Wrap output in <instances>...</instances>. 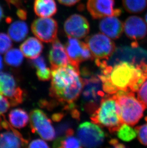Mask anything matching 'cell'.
<instances>
[{"label": "cell", "mask_w": 147, "mask_h": 148, "mask_svg": "<svg viewBox=\"0 0 147 148\" xmlns=\"http://www.w3.org/2000/svg\"><path fill=\"white\" fill-rule=\"evenodd\" d=\"M51 97L60 103H73L78 98L83 88L79 69L72 65L51 71Z\"/></svg>", "instance_id": "cell-1"}, {"label": "cell", "mask_w": 147, "mask_h": 148, "mask_svg": "<svg viewBox=\"0 0 147 148\" xmlns=\"http://www.w3.org/2000/svg\"><path fill=\"white\" fill-rule=\"evenodd\" d=\"M108 77L118 91L136 92L147 80V63L121 62L113 66Z\"/></svg>", "instance_id": "cell-2"}, {"label": "cell", "mask_w": 147, "mask_h": 148, "mask_svg": "<svg viewBox=\"0 0 147 148\" xmlns=\"http://www.w3.org/2000/svg\"><path fill=\"white\" fill-rule=\"evenodd\" d=\"M81 74L83 83L81 91L82 109L91 115L107 95L103 90V84L99 74L91 73L85 68L82 70Z\"/></svg>", "instance_id": "cell-3"}, {"label": "cell", "mask_w": 147, "mask_h": 148, "mask_svg": "<svg viewBox=\"0 0 147 148\" xmlns=\"http://www.w3.org/2000/svg\"><path fill=\"white\" fill-rule=\"evenodd\" d=\"M90 119L95 124L107 128L111 133L117 132L123 124L115 98L114 95H107L102 100Z\"/></svg>", "instance_id": "cell-4"}, {"label": "cell", "mask_w": 147, "mask_h": 148, "mask_svg": "<svg viewBox=\"0 0 147 148\" xmlns=\"http://www.w3.org/2000/svg\"><path fill=\"white\" fill-rule=\"evenodd\" d=\"M113 95L122 122L131 126L137 124L143 116L146 106L136 98L134 92H132L119 90Z\"/></svg>", "instance_id": "cell-5"}, {"label": "cell", "mask_w": 147, "mask_h": 148, "mask_svg": "<svg viewBox=\"0 0 147 148\" xmlns=\"http://www.w3.org/2000/svg\"><path fill=\"white\" fill-rule=\"evenodd\" d=\"M86 42L96 60H108L116 49L114 42L104 34H96L88 36Z\"/></svg>", "instance_id": "cell-6"}, {"label": "cell", "mask_w": 147, "mask_h": 148, "mask_svg": "<svg viewBox=\"0 0 147 148\" xmlns=\"http://www.w3.org/2000/svg\"><path fill=\"white\" fill-rule=\"evenodd\" d=\"M30 122L32 132L36 133L47 141H52L55 138L56 132L51 121L43 111L33 110L30 114Z\"/></svg>", "instance_id": "cell-7"}, {"label": "cell", "mask_w": 147, "mask_h": 148, "mask_svg": "<svg viewBox=\"0 0 147 148\" xmlns=\"http://www.w3.org/2000/svg\"><path fill=\"white\" fill-rule=\"evenodd\" d=\"M77 135L82 146L86 148L99 147L103 143L105 138L104 132L99 126L88 122L79 125Z\"/></svg>", "instance_id": "cell-8"}, {"label": "cell", "mask_w": 147, "mask_h": 148, "mask_svg": "<svg viewBox=\"0 0 147 148\" xmlns=\"http://www.w3.org/2000/svg\"><path fill=\"white\" fill-rule=\"evenodd\" d=\"M0 95L8 100L11 106H18L24 101V91L17 86L14 76L1 71H0Z\"/></svg>", "instance_id": "cell-9"}, {"label": "cell", "mask_w": 147, "mask_h": 148, "mask_svg": "<svg viewBox=\"0 0 147 148\" xmlns=\"http://www.w3.org/2000/svg\"><path fill=\"white\" fill-rule=\"evenodd\" d=\"M65 49L68 55L69 63L78 69L80 63L94 59L87 44L76 38L68 36L65 44Z\"/></svg>", "instance_id": "cell-10"}, {"label": "cell", "mask_w": 147, "mask_h": 148, "mask_svg": "<svg viewBox=\"0 0 147 148\" xmlns=\"http://www.w3.org/2000/svg\"><path fill=\"white\" fill-rule=\"evenodd\" d=\"M31 30L39 40L46 43H51L57 38L58 24L53 18L40 17L33 22Z\"/></svg>", "instance_id": "cell-11"}, {"label": "cell", "mask_w": 147, "mask_h": 148, "mask_svg": "<svg viewBox=\"0 0 147 148\" xmlns=\"http://www.w3.org/2000/svg\"><path fill=\"white\" fill-rule=\"evenodd\" d=\"M114 0H88L86 7L95 19L107 16H118L122 13L119 8H114Z\"/></svg>", "instance_id": "cell-12"}, {"label": "cell", "mask_w": 147, "mask_h": 148, "mask_svg": "<svg viewBox=\"0 0 147 148\" xmlns=\"http://www.w3.org/2000/svg\"><path fill=\"white\" fill-rule=\"evenodd\" d=\"M89 24L88 20L80 14H73L69 17L64 24V30L68 36L81 39L89 32Z\"/></svg>", "instance_id": "cell-13"}, {"label": "cell", "mask_w": 147, "mask_h": 148, "mask_svg": "<svg viewBox=\"0 0 147 148\" xmlns=\"http://www.w3.org/2000/svg\"><path fill=\"white\" fill-rule=\"evenodd\" d=\"M125 34L130 39L135 41L143 39L147 35V25L140 17H129L123 24Z\"/></svg>", "instance_id": "cell-14"}, {"label": "cell", "mask_w": 147, "mask_h": 148, "mask_svg": "<svg viewBox=\"0 0 147 148\" xmlns=\"http://www.w3.org/2000/svg\"><path fill=\"white\" fill-rule=\"evenodd\" d=\"M6 130L0 134V148H21L26 147L28 144V140L10 124Z\"/></svg>", "instance_id": "cell-15"}, {"label": "cell", "mask_w": 147, "mask_h": 148, "mask_svg": "<svg viewBox=\"0 0 147 148\" xmlns=\"http://www.w3.org/2000/svg\"><path fill=\"white\" fill-rule=\"evenodd\" d=\"M49 60L51 70L66 66L69 63L65 48L57 38L53 42L49 54Z\"/></svg>", "instance_id": "cell-16"}, {"label": "cell", "mask_w": 147, "mask_h": 148, "mask_svg": "<svg viewBox=\"0 0 147 148\" xmlns=\"http://www.w3.org/2000/svg\"><path fill=\"white\" fill-rule=\"evenodd\" d=\"M100 31L111 39L120 37L123 31V24L117 16L104 17L99 23Z\"/></svg>", "instance_id": "cell-17"}, {"label": "cell", "mask_w": 147, "mask_h": 148, "mask_svg": "<svg viewBox=\"0 0 147 148\" xmlns=\"http://www.w3.org/2000/svg\"><path fill=\"white\" fill-rule=\"evenodd\" d=\"M106 60L108 65L114 66L121 62H129L135 64V51L132 47L121 46L116 48L114 53Z\"/></svg>", "instance_id": "cell-18"}, {"label": "cell", "mask_w": 147, "mask_h": 148, "mask_svg": "<svg viewBox=\"0 0 147 148\" xmlns=\"http://www.w3.org/2000/svg\"><path fill=\"white\" fill-rule=\"evenodd\" d=\"M20 48L25 57L33 60L40 55L44 46L36 38L30 37L21 44Z\"/></svg>", "instance_id": "cell-19"}, {"label": "cell", "mask_w": 147, "mask_h": 148, "mask_svg": "<svg viewBox=\"0 0 147 148\" xmlns=\"http://www.w3.org/2000/svg\"><path fill=\"white\" fill-rule=\"evenodd\" d=\"M34 11L40 17H50L57 12V5L54 0H35Z\"/></svg>", "instance_id": "cell-20"}, {"label": "cell", "mask_w": 147, "mask_h": 148, "mask_svg": "<svg viewBox=\"0 0 147 148\" xmlns=\"http://www.w3.org/2000/svg\"><path fill=\"white\" fill-rule=\"evenodd\" d=\"M28 27L26 23L17 21L13 23L8 28V35L15 42L23 40L28 34Z\"/></svg>", "instance_id": "cell-21"}, {"label": "cell", "mask_w": 147, "mask_h": 148, "mask_svg": "<svg viewBox=\"0 0 147 148\" xmlns=\"http://www.w3.org/2000/svg\"><path fill=\"white\" fill-rule=\"evenodd\" d=\"M8 119L12 126L17 129H20L27 126L29 117L26 111L18 108L10 111L8 115Z\"/></svg>", "instance_id": "cell-22"}, {"label": "cell", "mask_w": 147, "mask_h": 148, "mask_svg": "<svg viewBox=\"0 0 147 148\" xmlns=\"http://www.w3.org/2000/svg\"><path fill=\"white\" fill-rule=\"evenodd\" d=\"M73 130L69 128L65 133L64 137H59L54 141V148H81L82 145L79 140L74 136Z\"/></svg>", "instance_id": "cell-23"}, {"label": "cell", "mask_w": 147, "mask_h": 148, "mask_svg": "<svg viewBox=\"0 0 147 148\" xmlns=\"http://www.w3.org/2000/svg\"><path fill=\"white\" fill-rule=\"evenodd\" d=\"M31 64L36 70V75L39 80L47 81L51 78V71L47 68L44 58L39 56L31 61Z\"/></svg>", "instance_id": "cell-24"}, {"label": "cell", "mask_w": 147, "mask_h": 148, "mask_svg": "<svg viewBox=\"0 0 147 148\" xmlns=\"http://www.w3.org/2000/svg\"><path fill=\"white\" fill-rule=\"evenodd\" d=\"M23 59V54L21 50L17 49H9L4 57V61L6 64L13 67L20 66L22 63Z\"/></svg>", "instance_id": "cell-25"}, {"label": "cell", "mask_w": 147, "mask_h": 148, "mask_svg": "<svg viewBox=\"0 0 147 148\" xmlns=\"http://www.w3.org/2000/svg\"><path fill=\"white\" fill-rule=\"evenodd\" d=\"M124 7L131 14H138L144 11L147 7V0H122Z\"/></svg>", "instance_id": "cell-26"}, {"label": "cell", "mask_w": 147, "mask_h": 148, "mask_svg": "<svg viewBox=\"0 0 147 148\" xmlns=\"http://www.w3.org/2000/svg\"><path fill=\"white\" fill-rule=\"evenodd\" d=\"M117 135L120 140L124 141H130L137 136V132L131 126L123 123L117 131Z\"/></svg>", "instance_id": "cell-27"}, {"label": "cell", "mask_w": 147, "mask_h": 148, "mask_svg": "<svg viewBox=\"0 0 147 148\" xmlns=\"http://www.w3.org/2000/svg\"><path fill=\"white\" fill-rule=\"evenodd\" d=\"M13 46L11 39L9 36L3 33H0V54H4L11 49Z\"/></svg>", "instance_id": "cell-28"}, {"label": "cell", "mask_w": 147, "mask_h": 148, "mask_svg": "<svg viewBox=\"0 0 147 148\" xmlns=\"http://www.w3.org/2000/svg\"><path fill=\"white\" fill-rule=\"evenodd\" d=\"M10 106L8 100L5 97L0 95V130L3 129L2 123L5 117L4 114L7 112Z\"/></svg>", "instance_id": "cell-29"}, {"label": "cell", "mask_w": 147, "mask_h": 148, "mask_svg": "<svg viewBox=\"0 0 147 148\" xmlns=\"http://www.w3.org/2000/svg\"><path fill=\"white\" fill-rule=\"evenodd\" d=\"M135 130L140 142L144 145L147 146V124L137 126Z\"/></svg>", "instance_id": "cell-30"}, {"label": "cell", "mask_w": 147, "mask_h": 148, "mask_svg": "<svg viewBox=\"0 0 147 148\" xmlns=\"http://www.w3.org/2000/svg\"><path fill=\"white\" fill-rule=\"evenodd\" d=\"M137 99L147 108V80L137 91Z\"/></svg>", "instance_id": "cell-31"}, {"label": "cell", "mask_w": 147, "mask_h": 148, "mask_svg": "<svg viewBox=\"0 0 147 148\" xmlns=\"http://www.w3.org/2000/svg\"><path fill=\"white\" fill-rule=\"evenodd\" d=\"M29 148H49L48 144L43 140L40 139L33 140L29 144Z\"/></svg>", "instance_id": "cell-32"}, {"label": "cell", "mask_w": 147, "mask_h": 148, "mask_svg": "<svg viewBox=\"0 0 147 148\" xmlns=\"http://www.w3.org/2000/svg\"><path fill=\"white\" fill-rule=\"evenodd\" d=\"M60 3L67 6H71L74 5L76 3H78L80 0H57Z\"/></svg>", "instance_id": "cell-33"}, {"label": "cell", "mask_w": 147, "mask_h": 148, "mask_svg": "<svg viewBox=\"0 0 147 148\" xmlns=\"http://www.w3.org/2000/svg\"><path fill=\"white\" fill-rule=\"evenodd\" d=\"M110 144L115 148H125V146L122 143H119L118 140L116 139H112L110 141Z\"/></svg>", "instance_id": "cell-34"}, {"label": "cell", "mask_w": 147, "mask_h": 148, "mask_svg": "<svg viewBox=\"0 0 147 148\" xmlns=\"http://www.w3.org/2000/svg\"><path fill=\"white\" fill-rule=\"evenodd\" d=\"M17 15L22 20H25L27 19V11L22 9H20L17 11Z\"/></svg>", "instance_id": "cell-35"}, {"label": "cell", "mask_w": 147, "mask_h": 148, "mask_svg": "<svg viewBox=\"0 0 147 148\" xmlns=\"http://www.w3.org/2000/svg\"><path fill=\"white\" fill-rule=\"evenodd\" d=\"M64 114L63 113L54 114L52 116V119L54 121H60L64 117Z\"/></svg>", "instance_id": "cell-36"}, {"label": "cell", "mask_w": 147, "mask_h": 148, "mask_svg": "<svg viewBox=\"0 0 147 148\" xmlns=\"http://www.w3.org/2000/svg\"><path fill=\"white\" fill-rule=\"evenodd\" d=\"M3 59L1 56L0 55V71L3 70Z\"/></svg>", "instance_id": "cell-37"}, {"label": "cell", "mask_w": 147, "mask_h": 148, "mask_svg": "<svg viewBox=\"0 0 147 148\" xmlns=\"http://www.w3.org/2000/svg\"><path fill=\"white\" fill-rule=\"evenodd\" d=\"M3 17V9L0 6V21H1Z\"/></svg>", "instance_id": "cell-38"}, {"label": "cell", "mask_w": 147, "mask_h": 148, "mask_svg": "<svg viewBox=\"0 0 147 148\" xmlns=\"http://www.w3.org/2000/svg\"><path fill=\"white\" fill-rule=\"evenodd\" d=\"M145 21H146V23L147 24V13L146 15H145Z\"/></svg>", "instance_id": "cell-39"}, {"label": "cell", "mask_w": 147, "mask_h": 148, "mask_svg": "<svg viewBox=\"0 0 147 148\" xmlns=\"http://www.w3.org/2000/svg\"><path fill=\"white\" fill-rule=\"evenodd\" d=\"M145 119H146V120H147V117H146V118H145Z\"/></svg>", "instance_id": "cell-40"}, {"label": "cell", "mask_w": 147, "mask_h": 148, "mask_svg": "<svg viewBox=\"0 0 147 148\" xmlns=\"http://www.w3.org/2000/svg\"><path fill=\"white\" fill-rule=\"evenodd\" d=\"M5 1H6V0H5Z\"/></svg>", "instance_id": "cell-41"}]
</instances>
